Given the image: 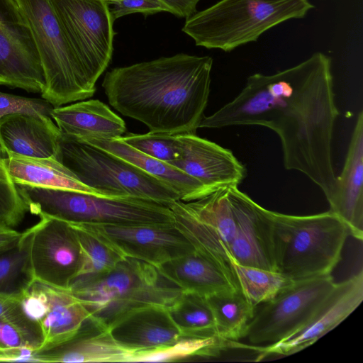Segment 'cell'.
<instances>
[{
	"label": "cell",
	"mask_w": 363,
	"mask_h": 363,
	"mask_svg": "<svg viewBox=\"0 0 363 363\" xmlns=\"http://www.w3.org/2000/svg\"><path fill=\"white\" fill-rule=\"evenodd\" d=\"M0 84L40 93L45 86L33 38L14 0H0Z\"/></svg>",
	"instance_id": "13"
},
{
	"label": "cell",
	"mask_w": 363,
	"mask_h": 363,
	"mask_svg": "<svg viewBox=\"0 0 363 363\" xmlns=\"http://www.w3.org/2000/svg\"><path fill=\"white\" fill-rule=\"evenodd\" d=\"M60 131L50 117L16 113L0 119V146L5 153L55 157Z\"/></svg>",
	"instance_id": "22"
},
{
	"label": "cell",
	"mask_w": 363,
	"mask_h": 363,
	"mask_svg": "<svg viewBox=\"0 0 363 363\" xmlns=\"http://www.w3.org/2000/svg\"><path fill=\"white\" fill-rule=\"evenodd\" d=\"M113 21L124 16L140 13L145 16L159 12H169L168 8L160 0H107Z\"/></svg>",
	"instance_id": "35"
},
{
	"label": "cell",
	"mask_w": 363,
	"mask_h": 363,
	"mask_svg": "<svg viewBox=\"0 0 363 363\" xmlns=\"http://www.w3.org/2000/svg\"><path fill=\"white\" fill-rule=\"evenodd\" d=\"M53 108L54 106L44 99L28 98L0 91V119L16 113L51 118Z\"/></svg>",
	"instance_id": "34"
},
{
	"label": "cell",
	"mask_w": 363,
	"mask_h": 363,
	"mask_svg": "<svg viewBox=\"0 0 363 363\" xmlns=\"http://www.w3.org/2000/svg\"><path fill=\"white\" fill-rule=\"evenodd\" d=\"M30 227V260L35 279L69 289L82 262L76 229L69 223L42 216Z\"/></svg>",
	"instance_id": "12"
},
{
	"label": "cell",
	"mask_w": 363,
	"mask_h": 363,
	"mask_svg": "<svg viewBox=\"0 0 363 363\" xmlns=\"http://www.w3.org/2000/svg\"><path fill=\"white\" fill-rule=\"evenodd\" d=\"M69 290L90 318L108 330L135 311L149 306L168 308L184 292L157 267L131 257L123 258L106 274L73 284Z\"/></svg>",
	"instance_id": "3"
},
{
	"label": "cell",
	"mask_w": 363,
	"mask_h": 363,
	"mask_svg": "<svg viewBox=\"0 0 363 363\" xmlns=\"http://www.w3.org/2000/svg\"><path fill=\"white\" fill-rule=\"evenodd\" d=\"M331 59L317 52L302 62L273 74H253L231 101L199 128L261 125L280 138L284 165L305 174L328 201L336 177L332 160L335 101Z\"/></svg>",
	"instance_id": "1"
},
{
	"label": "cell",
	"mask_w": 363,
	"mask_h": 363,
	"mask_svg": "<svg viewBox=\"0 0 363 363\" xmlns=\"http://www.w3.org/2000/svg\"><path fill=\"white\" fill-rule=\"evenodd\" d=\"M74 228L81 245L82 262L79 272L70 286L106 274L125 258L90 234Z\"/></svg>",
	"instance_id": "31"
},
{
	"label": "cell",
	"mask_w": 363,
	"mask_h": 363,
	"mask_svg": "<svg viewBox=\"0 0 363 363\" xmlns=\"http://www.w3.org/2000/svg\"><path fill=\"white\" fill-rule=\"evenodd\" d=\"M5 161L9 173L16 185L99 194L80 182L55 157H32L6 152Z\"/></svg>",
	"instance_id": "25"
},
{
	"label": "cell",
	"mask_w": 363,
	"mask_h": 363,
	"mask_svg": "<svg viewBox=\"0 0 363 363\" xmlns=\"http://www.w3.org/2000/svg\"><path fill=\"white\" fill-rule=\"evenodd\" d=\"M183 291L204 296L240 288L233 267L196 250L157 267Z\"/></svg>",
	"instance_id": "21"
},
{
	"label": "cell",
	"mask_w": 363,
	"mask_h": 363,
	"mask_svg": "<svg viewBox=\"0 0 363 363\" xmlns=\"http://www.w3.org/2000/svg\"><path fill=\"white\" fill-rule=\"evenodd\" d=\"M179 157L169 164L201 182L211 194L238 186L246 177L245 166L232 151L196 133L177 134Z\"/></svg>",
	"instance_id": "17"
},
{
	"label": "cell",
	"mask_w": 363,
	"mask_h": 363,
	"mask_svg": "<svg viewBox=\"0 0 363 363\" xmlns=\"http://www.w3.org/2000/svg\"><path fill=\"white\" fill-rule=\"evenodd\" d=\"M60 26L90 84L111 61L113 21L107 0H49Z\"/></svg>",
	"instance_id": "9"
},
{
	"label": "cell",
	"mask_w": 363,
	"mask_h": 363,
	"mask_svg": "<svg viewBox=\"0 0 363 363\" xmlns=\"http://www.w3.org/2000/svg\"><path fill=\"white\" fill-rule=\"evenodd\" d=\"M51 118L61 133L79 139L113 140L126 130L123 120L97 99L54 107Z\"/></svg>",
	"instance_id": "23"
},
{
	"label": "cell",
	"mask_w": 363,
	"mask_h": 363,
	"mask_svg": "<svg viewBox=\"0 0 363 363\" xmlns=\"http://www.w3.org/2000/svg\"><path fill=\"white\" fill-rule=\"evenodd\" d=\"M0 146V228L14 229L24 219L28 207L12 180Z\"/></svg>",
	"instance_id": "32"
},
{
	"label": "cell",
	"mask_w": 363,
	"mask_h": 363,
	"mask_svg": "<svg viewBox=\"0 0 363 363\" xmlns=\"http://www.w3.org/2000/svg\"><path fill=\"white\" fill-rule=\"evenodd\" d=\"M313 7L308 0H220L186 19L182 31L197 46L230 52Z\"/></svg>",
	"instance_id": "5"
},
{
	"label": "cell",
	"mask_w": 363,
	"mask_h": 363,
	"mask_svg": "<svg viewBox=\"0 0 363 363\" xmlns=\"http://www.w3.org/2000/svg\"><path fill=\"white\" fill-rule=\"evenodd\" d=\"M277 272L299 280L331 274L341 259L347 225L333 213L294 216L270 211Z\"/></svg>",
	"instance_id": "4"
},
{
	"label": "cell",
	"mask_w": 363,
	"mask_h": 363,
	"mask_svg": "<svg viewBox=\"0 0 363 363\" xmlns=\"http://www.w3.org/2000/svg\"><path fill=\"white\" fill-rule=\"evenodd\" d=\"M135 355L90 318L69 339L33 352L36 362H132Z\"/></svg>",
	"instance_id": "18"
},
{
	"label": "cell",
	"mask_w": 363,
	"mask_h": 363,
	"mask_svg": "<svg viewBox=\"0 0 363 363\" xmlns=\"http://www.w3.org/2000/svg\"><path fill=\"white\" fill-rule=\"evenodd\" d=\"M113 339L139 356L170 347L182 337L167 308L149 306L135 311L110 328Z\"/></svg>",
	"instance_id": "20"
},
{
	"label": "cell",
	"mask_w": 363,
	"mask_h": 363,
	"mask_svg": "<svg viewBox=\"0 0 363 363\" xmlns=\"http://www.w3.org/2000/svg\"><path fill=\"white\" fill-rule=\"evenodd\" d=\"M167 311L183 338L218 336L213 314L206 296L184 291Z\"/></svg>",
	"instance_id": "28"
},
{
	"label": "cell",
	"mask_w": 363,
	"mask_h": 363,
	"mask_svg": "<svg viewBox=\"0 0 363 363\" xmlns=\"http://www.w3.org/2000/svg\"><path fill=\"white\" fill-rule=\"evenodd\" d=\"M28 210L69 223L171 224V209L153 201L17 185Z\"/></svg>",
	"instance_id": "6"
},
{
	"label": "cell",
	"mask_w": 363,
	"mask_h": 363,
	"mask_svg": "<svg viewBox=\"0 0 363 363\" xmlns=\"http://www.w3.org/2000/svg\"><path fill=\"white\" fill-rule=\"evenodd\" d=\"M242 291L255 307L276 296L294 281L277 272L244 266L231 262Z\"/></svg>",
	"instance_id": "29"
},
{
	"label": "cell",
	"mask_w": 363,
	"mask_h": 363,
	"mask_svg": "<svg viewBox=\"0 0 363 363\" xmlns=\"http://www.w3.org/2000/svg\"><path fill=\"white\" fill-rule=\"evenodd\" d=\"M79 140L101 147L158 179L176 191L182 201H195L210 194L196 179L167 162L134 149L125 143L121 138L113 140L95 138Z\"/></svg>",
	"instance_id": "24"
},
{
	"label": "cell",
	"mask_w": 363,
	"mask_h": 363,
	"mask_svg": "<svg viewBox=\"0 0 363 363\" xmlns=\"http://www.w3.org/2000/svg\"><path fill=\"white\" fill-rule=\"evenodd\" d=\"M213 314L218 336L238 341L244 338L255 306L240 288L206 296Z\"/></svg>",
	"instance_id": "27"
},
{
	"label": "cell",
	"mask_w": 363,
	"mask_h": 363,
	"mask_svg": "<svg viewBox=\"0 0 363 363\" xmlns=\"http://www.w3.org/2000/svg\"><path fill=\"white\" fill-rule=\"evenodd\" d=\"M164 4L169 13L179 17L188 19L196 12V6L201 0H160Z\"/></svg>",
	"instance_id": "36"
},
{
	"label": "cell",
	"mask_w": 363,
	"mask_h": 363,
	"mask_svg": "<svg viewBox=\"0 0 363 363\" xmlns=\"http://www.w3.org/2000/svg\"><path fill=\"white\" fill-rule=\"evenodd\" d=\"M14 1L30 29L44 71L43 99L57 107L93 96L96 86L86 77L50 1Z\"/></svg>",
	"instance_id": "8"
},
{
	"label": "cell",
	"mask_w": 363,
	"mask_h": 363,
	"mask_svg": "<svg viewBox=\"0 0 363 363\" xmlns=\"http://www.w3.org/2000/svg\"><path fill=\"white\" fill-rule=\"evenodd\" d=\"M31 236L29 228L0 250V296L19 300L35 279L30 260Z\"/></svg>",
	"instance_id": "26"
},
{
	"label": "cell",
	"mask_w": 363,
	"mask_h": 363,
	"mask_svg": "<svg viewBox=\"0 0 363 363\" xmlns=\"http://www.w3.org/2000/svg\"><path fill=\"white\" fill-rule=\"evenodd\" d=\"M44 342L40 325L23 313L21 305L0 317V350L23 349L34 352L42 347Z\"/></svg>",
	"instance_id": "30"
},
{
	"label": "cell",
	"mask_w": 363,
	"mask_h": 363,
	"mask_svg": "<svg viewBox=\"0 0 363 363\" xmlns=\"http://www.w3.org/2000/svg\"><path fill=\"white\" fill-rule=\"evenodd\" d=\"M238 186L230 188L235 219V235L229 246L231 260L240 265L277 272L270 211Z\"/></svg>",
	"instance_id": "16"
},
{
	"label": "cell",
	"mask_w": 363,
	"mask_h": 363,
	"mask_svg": "<svg viewBox=\"0 0 363 363\" xmlns=\"http://www.w3.org/2000/svg\"><path fill=\"white\" fill-rule=\"evenodd\" d=\"M55 157L80 182L100 195L140 198L167 206L180 200L170 186L139 167L61 132Z\"/></svg>",
	"instance_id": "7"
},
{
	"label": "cell",
	"mask_w": 363,
	"mask_h": 363,
	"mask_svg": "<svg viewBox=\"0 0 363 363\" xmlns=\"http://www.w3.org/2000/svg\"><path fill=\"white\" fill-rule=\"evenodd\" d=\"M213 59L179 53L116 67L102 86L110 105L150 132L195 133L210 94Z\"/></svg>",
	"instance_id": "2"
},
{
	"label": "cell",
	"mask_w": 363,
	"mask_h": 363,
	"mask_svg": "<svg viewBox=\"0 0 363 363\" xmlns=\"http://www.w3.org/2000/svg\"><path fill=\"white\" fill-rule=\"evenodd\" d=\"M70 224L96 238L123 257L135 258L155 267L194 250L174 223Z\"/></svg>",
	"instance_id": "11"
},
{
	"label": "cell",
	"mask_w": 363,
	"mask_h": 363,
	"mask_svg": "<svg viewBox=\"0 0 363 363\" xmlns=\"http://www.w3.org/2000/svg\"><path fill=\"white\" fill-rule=\"evenodd\" d=\"M23 313L40 325L43 345L73 336L90 318L81 301L69 290L35 279L18 300Z\"/></svg>",
	"instance_id": "15"
},
{
	"label": "cell",
	"mask_w": 363,
	"mask_h": 363,
	"mask_svg": "<svg viewBox=\"0 0 363 363\" xmlns=\"http://www.w3.org/2000/svg\"><path fill=\"white\" fill-rule=\"evenodd\" d=\"M21 233L15 229L0 228V250L17 240Z\"/></svg>",
	"instance_id": "37"
},
{
	"label": "cell",
	"mask_w": 363,
	"mask_h": 363,
	"mask_svg": "<svg viewBox=\"0 0 363 363\" xmlns=\"http://www.w3.org/2000/svg\"><path fill=\"white\" fill-rule=\"evenodd\" d=\"M329 211L347 227L349 233L363 239V113L358 115L340 175L328 201Z\"/></svg>",
	"instance_id": "19"
},
{
	"label": "cell",
	"mask_w": 363,
	"mask_h": 363,
	"mask_svg": "<svg viewBox=\"0 0 363 363\" xmlns=\"http://www.w3.org/2000/svg\"><path fill=\"white\" fill-rule=\"evenodd\" d=\"M363 301V272L335 283L310 318L294 333L273 344L254 346L256 361L270 355L288 356L318 341L345 320Z\"/></svg>",
	"instance_id": "14"
},
{
	"label": "cell",
	"mask_w": 363,
	"mask_h": 363,
	"mask_svg": "<svg viewBox=\"0 0 363 363\" xmlns=\"http://www.w3.org/2000/svg\"><path fill=\"white\" fill-rule=\"evenodd\" d=\"M19 305L18 300L0 296V317L12 311Z\"/></svg>",
	"instance_id": "38"
},
{
	"label": "cell",
	"mask_w": 363,
	"mask_h": 363,
	"mask_svg": "<svg viewBox=\"0 0 363 363\" xmlns=\"http://www.w3.org/2000/svg\"><path fill=\"white\" fill-rule=\"evenodd\" d=\"M335 284L331 274L294 281L273 298L255 307L244 338L254 346L285 338L310 318Z\"/></svg>",
	"instance_id": "10"
},
{
	"label": "cell",
	"mask_w": 363,
	"mask_h": 363,
	"mask_svg": "<svg viewBox=\"0 0 363 363\" xmlns=\"http://www.w3.org/2000/svg\"><path fill=\"white\" fill-rule=\"evenodd\" d=\"M121 139L134 149L169 164L179 157L176 135L150 131L145 134L128 133Z\"/></svg>",
	"instance_id": "33"
}]
</instances>
